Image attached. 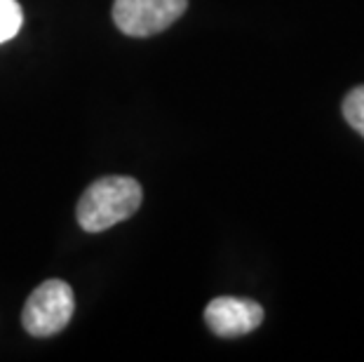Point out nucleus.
<instances>
[{
  "label": "nucleus",
  "instance_id": "5",
  "mask_svg": "<svg viewBox=\"0 0 364 362\" xmlns=\"http://www.w3.org/2000/svg\"><path fill=\"white\" fill-rule=\"evenodd\" d=\"M24 24V12L17 0H0V45L12 41Z\"/></svg>",
  "mask_w": 364,
  "mask_h": 362
},
{
  "label": "nucleus",
  "instance_id": "1",
  "mask_svg": "<svg viewBox=\"0 0 364 362\" xmlns=\"http://www.w3.org/2000/svg\"><path fill=\"white\" fill-rule=\"evenodd\" d=\"M141 183L132 176H104L90 183L78 203V223L87 233H99L129 219L141 207Z\"/></svg>",
  "mask_w": 364,
  "mask_h": 362
},
{
  "label": "nucleus",
  "instance_id": "3",
  "mask_svg": "<svg viewBox=\"0 0 364 362\" xmlns=\"http://www.w3.org/2000/svg\"><path fill=\"white\" fill-rule=\"evenodd\" d=\"M188 0H115L113 21L125 36L149 38L181 17Z\"/></svg>",
  "mask_w": 364,
  "mask_h": 362
},
{
  "label": "nucleus",
  "instance_id": "6",
  "mask_svg": "<svg viewBox=\"0 0 364 362\" xmlns=\"http://www.w3.org/2000/svg\"><path fill=\"white\" fill-rule=\"evenodd\" d=\"M343 115L355 132L364 137V85L355 87L343 102Z\"/></svg>",
  "mask_w": 364,
  "mask_h": 362
},
{
  "label": "nucleus",
  "instance_id": "2",
  "mask_svg": "<svg viewBox=\"0 0 364 362\" xmlns=\"http://www.w3.org/2000/svg\"><path fill=\"white\" fill-rule=\"evenodd\" d=\"M75 297L71 284L64 280H45L26 299L21 325L31 336H54L73 318Z\"/></svg>",
  "mask_w": 364,
  "mask_h": 362
},
{
  "label": "nucleus",
  "instance_id": "4",
  "mask_svg": "<svg viewBox=\"0 0 364 362\" xmlns=\"http://www.w3.org/2000/svg\"><path fill=\"white\" fill-rule=\"evenodd\" d=\"M205 322L216 336H242L254 332L263 322V308L252 299L216 297L205 308Z\"/></svg>",
  "mask_w": 364,
  "mask_h": 362
}]
</instances>
